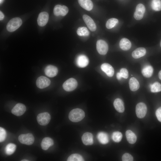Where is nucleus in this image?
<instances>
[{
	"label": "nucleus",
	"instance_id": "29",
	"mask_svg": "<svg viewBox=\"0 0 161 161\" xmlns=\"http://www.w3.org/2000/svg\"><path fill=\"white\" fill-rule=\"evenodd\" d=\"M67 161H84L83 157L78 154H74L71 155L67 158Z\"/></svg>",
	"mask_w": 161,
	"mask_h": 161
},
{
	"label": "nucleus",
	"instance_id": "24",
	"mask_svg": "<svg viewBox=\"0 0 161 161\" xmlns=\"http://www.w3.org/2000/svg\"><path fill=\"white\" fill-rule=\"evenodd\" d=\"M126 136L127 140L129 143L133 144L136 142V136L131 131L127 130L126 132Z\"/></svg>",
	"mask_w": 161,
	"mask_h": 161
},
{
	"label": "nucleus",
	"instance_id": "11",
	"mask_svg": "<svg viewBox=\"0 0 161 161\" xmlns=\"http://www.w3.org/2000/svg\"><path fill=\"white\" fill-rule=\"evenodd\" d=\"M89 60L87 57L84 55H78L76 58V63L79 67L84 68L88 65Z\"/></svg>",
	"mask_w": 161,
	"mask_h": 161
},
{
	"label": "nucleus",
	"instance_id": "12",
	"mask_svg": "<svg viewBox=\"0 0 161 161\" xmlns=\"http://www.w3.org/2000/svg\"><path fill=\"white\" fill-rule=\"evenodd\" d=\"M58 70L57 68L52 65L47 66L44 70L45 74L48 77L52 78L57 75Z\"/></svg>",
	"mask_w": 161,
	"mask_h": 161
},
{
	"label": "nucleus",
	"instance_id": "42",
	"mask_svg": "<svg viewBox=\"0 0 161 161\" xmlns=\"http://www.w3.org/2000/svg\"><path fill=\"white\" fill-rule=\"evenodd\" d=\"M21 161H28L29 160H21Z\"/></svg>",
	"mask_w": 161,
	"mask_h": 161
},
{
	"label": "nucleus",
	"instance_id": "25",
	"mask_svg": "<svg viewBox=\"0 0 161 161\" xmlns=\"http://www.w3.org/2000/svg\"><path fill=\"white\" fill-rule=\"evenodd\" d=\"M153 72V68L150 65L145 66L142 70V73L143 76L147 78H150L152 76Z\"/></svg>",
	"mask_w": 161,
	"mask_h": 161
},
{
	"label": "nucleus",
	"instance_id": "41",
	"mask_svg": "<svg viewBox=\"0 0 161 161\" xmlns=\"http://www.w3.org/2000/svg\"><path fill=\"white\" fill-rule=\"evenodd\" d=\"M158 76L160 79L161 80V70L159 72Z\"/></svg>",
	"mask_w": 161,
	"mask_h": 161
},
{
	"label": "nucleus",
	"instance_id": "37",
	"mask_svg": "<svg viewBox=\"0 0 161 161\" xmlns=\"http://www.w3.org/2000/svg\"><path fill=\"white\" fill-rule=\"evenodd\" d=\"M68 8L65 5L62 6L61 16H65L68 13Z\"/></svg>",
	"mask_w": 161,
	"mask_h": 161
},
{
	"label": "nucleus",
	"instance_id": "23",
	"mask_svg": "<svg viewBox=\"0 0 161 161\" xmlns=\"http://www.w3.org/2000/svg\"><path fill=\"white\" fill-rule=\"evenodd\" d=\"M97 137L99 142L102 144H106L109 142V137L107 134L105 132H99L97 134Z\"/></svg>",
	"mask_w": 161,
	"mask_h": 161
},
{
	"label": "nucleus",
	"instance_id": "27",
	"mask_svg": "<svg viewBox=\"0 0 161 161\" xmlns=\"http://www.w3.org/2000/svg\"><path fill=\"white\" fill-rule=\"evenodd\" d=\"M118 21L117 19L112 18L109 19L106 23V27L108 29H111L114 27L117 24Z\"/></svg>",
	"mask_w": 161,
	"mask_h": 161
},
{
	"label": "nucleus",
	"instance_id": "9",
	"mask_svg": "<svg viewBox=\"0 0 161 161\" xmlns=\"http://www.w3.org/2000/svg\"><path fill=\"white\" fill-rule=\"evenodd\" d=\"M26 110L25 105L21 103H18L16 104L11 110V112L16 116L23 115Z\"/></svg>",
	"mask_w": 161,
	"mask_h": 161
},
{
	"label": "nucleus",
	"instance_id": "6",
	"mask_svg": "<svg viewBox=\"0 0 161 161\" xmlns=\"http://www.w3.org/2000/svg\"><path fill=\"white\" fill-rule=\"evenodd\" d=\"M97 50L100 55H106L108 50V46L107 44L104 41L102 40H98L96 43Z\"/></svg>",
	"mask_w": 161,
	"mask_h": 161
},
{
	"label": "nucleus",
	"instance_id": "21",
	"mask_svg": "<svg viewBox=\"0 0 161 161\" xmlns=\"http://www.w3.org/2000/svg\"><path fill=\"white\" fill-rule=\"evenodd\" d=\"M120 48L124 51L129 50L131 47V43L130 41L126 38H123L121 39L119 43Z\"/></svg>",
	"mask_w": 161,
	"mask_h": 161
},
{
	"label": "nucleus",
	"instance_id": "33",
	"mask_svg": "<svg viewBox=\"0 0 161 161\" xmlns=\"http://www.w3.org/2000/svg\"><path fill=\"white\" fill-rule=\"evenodd\" d=\"M62 6L58 4L55 6L53 9L54 14L57 16L61 15Z\"/></svg>",
	"mask_w": 161,
	"mask_h": 161
},
{
	"label": "nucleus",
	"instance_id": "34",
	"mask_svg": "<svg viewBox=\"0 0 161 161\" xmlns=\"http://www.w3.org/2000/svg\"><path fill=\"white\" fill-rule=\"evenodd\" d=\"M122 160L123 161H132L133 160V157L128 153H125L122 156Z\"/></svg>",
	"mask_w": 161,
	"mask_h": 161
},
{
	"label": "nucleus",
	"instance_id": "44",
	"mask_svg": "<svg viewBox=\"0 0 161 161\" xmlns=\"http://www.w3.org/2000/svg\"><path fill=\"white\" fill-rule=\"evenodd\" d=\"M160 46L161 47V42H160Z\"/></svg>",
	"mask_w": 161,
	"mask_h": 161
},
{
	"label": "nucleus",
	"instance_id": "28",
	"mask_svg": "<svg viewBox=\"0 0 161 161\" xmlns=\"http://www.w3.org/2000/svg\"><path fill=\"white\" fill-rule=\"evenodd\" d=\"M77 34L80 36H88L89 34V32L87 29L85 27H80L77 30Z\"/></svg>",
	"mask_w": 161,
	"mask_h": 161
},
{
	"label": "nucleus",
	"instance_id": "3",
	"mask_svg": "<svg viewBox=\"0 0 161 161\" xmlns=\"http://www.w3.org/2000/svg\"><path fill=\"white\" fill-rule=\"evenodd\" d=\"M78 86L77 80L74 78H70L63 83V87L64 89L67 92H70L75 89Z\"/></svg>",
	"mask_w": 161,
	"mask_h": 161
},
{
	"label": "nucleus",
	"instance_id": "35",
	"mask_svg": "<svg viewBox=\"0 0 161 161\" xmlns=\"http://www.w3.org/2000/svg\"><path fill=\"white\" fill-rule=\"evenodd\" d=\"M6 136V132L5 130L1 127H0V142L4 141Z\"/></svg>",
	"mask_w": 161,
	"mask_h": 161
},
{
	"label": "nucleus",
	"instance_id": "22",
	"mask_svg": "<svg viewBox=\"0 0 161 161\" xmlns=\"http://www.w3.org/2000/svg\"><path fill=\"white\" fill-rule=\"evenodd\" d=\"M129 84L130 90L132 91L137 90L140 87V84L137 80L134 77L130 78Z\"/></svg>",
	"mask_w": 161,
	"mask_h": 161
},
{
	"label": "nucleus",
	"instance_id": "16",
	"mask_svg": "<svg viewBox=\"0 0 161 161\" xmlns=\"http://www.w3.org/2000/svg\"><path fill=\"white\" fill-rule=\"evenodd\" d=\"M82 140L83 143L85 145H92L93 143L92 134L89 132L84 133L82 137Z\"/></svg>",
	"mask_w": 161,
	"mask_h": 161
},
{
	"label": "nucleus",
	"instance_id": "8",
	"mask_svg": "<svg viewBox=\"0 0 161 161\" xmlns=\"http://www.w3.org/2000/svg\"><path fill=\"white\" fill-rule=\"evenodd\" d=\"M50 83L51 81L48 78L43 76L38 77L36 81L37 87L41 89L48 87L50 85Z\"/></svg>",
	"mask_w": 161,
	"mask_h": 161
},
{
	"label": "nucleus",
	"instance_id": "13",
	"mask_svg": "<svg viewBox=\"0 0 161 161\" xmlns=\"http://www.w3.org/2000/svg\"><path fill=\"white\" fill-rule=\"evenodd\" d=\"M83 19L89 29L92 31H94L97 28L96 24L93 20L89 16L84 15Z\"/></svg>",
	"mask_w": 161,
	"mask_h": 161
},
{
	"label": "nucleus",
	"instance_id": "43",
	"mask_svg": "<svg viewBox=\"0 0 161 161\" xmlns=\"http://www.w3.org/2000/svg\"><path fill=\"white\" fill-rule=\"evenodd\" d=\"M4 0H0V4H1L3 1Z\"/></svg>",
	"mask_w": 161,
	"mask_h": 161
},
{
	"label": "nucleus",
	"instance_id": "5",
	"mask_svg": "<svg viewBox=\"0 0 161 161\" xmlns=\"http://www.w3.org/2000/svg\"><path fill=\"white\" fill-rule=\"evenodd\" d=\"M50 119V115L47 112L40 113L38 114L37 117L38 123L42 126H45L48 124Z\"/></svg>",
	"mask_w": 161,
	"mask_h": 161
},
{
	"label": "nucleus",
	"instance_id": "15",
	"mask_svg": "<svg viewBox=\"0 0 161 161\" xmlns=\"http://www.w3.org/2000/svg\"><path fill=\"white\" fill-rule=\"evenodd\" d=\"M101 69L108 76L112 77L114 75V68L110 64L106 63H103L101 65Z\"/></svg>",
	"mask_w": 161,
	"mask_h": 161
},
{
	"label": "nucleus",
	"instance_id": "2",
	"mask_svg": "<svg viewBox=\"0 0 161 161\" xmlns=\"http://www.w3.org/2000/svg\"><path fill=\"white\" fill-rule=\"evenodd\" d=\"M22 24V21L20 18L16 17L13 18L8 23L7 29L10 32H13L18 28Z\"/></svg>",
	"mask_w": 161,
	"mask_h": 161
},
{
	"label": "nucleus",
	"instance_id": "31",
	"mask_svg": "<svg viewBox=\"0 0 161 161\" xmlns=\"http://www.w3.org/2000/svg\"><path fill=\"white\" fill-rule=\"evenodd\" d=\"M151 7L152 9L155 11L161 10V0H152Z\"/></svg>",
	"mask_w": 161,
	"mask_h": 161
},
{
	"label": "nucleus",
	"instance_id": "40",
	"mask_svg": "<svg viewBox=\"0 0 161 161\" xmlns=\"http://www.w3.org/2000/svg\"><path fill=\"white\" fill-rule=\"evenodd\" d=\"M116 77L117 79L120 80L122 78L120 72H117V74Z\"/></svg>",
	"mask_w": 161,
	"mask_h": 161
},
{
	"label": "nucleus",
	"instance_id": "14",
	"mask_svg": "<svg viewBox=\"0 0 161 161\" xmlns=\"http://www.w3.org/2000/svg\"><path fill=\"white\" fill-rule=\"evenodd\" d=\"M49 18V14L47 12H41L39 14L37 19V22L38 25L41 27L45 25L48 22Z\"/></svg>",
	"mask_w": 161,
	"mask_h": 161
},
{
	"label": "nucleus",
	"instance_id": "7",
	"mask_svg": "<svg viewBox=\"0 0 161 161\" xmlns=\"http://www.w3.org/2000/svg\"><path fill=\"white\" fill-rule=\"evenodd\" d=\"M135 111L137 116L138 118H143L145 116L147 111L146 105L142 102L138 103L136 106Z\"/></svg>",
	"mask_w": 161,
	"mask_h": 161
},
{
	"label": "nucleus",
	"instance_id": "38",
	"mask_svg": "<svg viewBox=\"0 0 161 161\" xmlns=\"http://www.w3.org/2000/svg\"><path fill=\"white\" fill-rule=\"evenodd\" d=\"M155 114L158 120L161 122V107L156 110Z\"/></svg>",
	"mask_w": 161,
	"mask_h": 161
},
{
	"label": "nucleus",
	"instance_id": "20",
	"mask_svg": "<svg viewBox=\"0 0 161 161\" xmlns=\"http://www.w3.org/2000/svg\"><path fill=\"white\" fill-rule=\"evenodd\" d=\"M146 53V49L143 47H139L134 51L132 53V57L135 59L139 58L144 56Z\"/></svg>",
	"mask_w": 161,
	"mask_h": 161
},
{
	"label": "nucleus",
	"instance_id": "36",
	"mask_svg": "<svg viewBox=\"0 0 161 161\" xmlns=\"http://www.w3.org/2000/svg\"><path fill=\"white\" fill-rule=\"evenodd\" d=\"M120 73L122 77L125 79H127L129 77V73L127 70L125 68H123L120 70Z\"/></svg>",
	"mask_w": 161,
	"mask_h": 161
},
{
	"label": "nucleus",
	"instance_id": "32",
	"mask_svg": "<svg viewBox=\"0 0 161 161\" xmlns=\"http://www.w3.org/2000/svg\"><path fill=\"white\" fill-rule=\"evenodd\" d=\"M122 137V133L119 131L114 132L112 135V138L115 142L118 143L121 140Z\"/></svg>",
	"mask_w": 161,
	"mask_h": 161
},
{
	"label": "nucleus",
	"instance_id": "30",
	"mask_svg": "<svg viewBox=\"0 0 161 161\" xmlns=\"http://www.w3.org/2000/svg\"><path fill=\"white\" fill-rule=\"evenodd\" d=\"M150 90L152 92H157L161 91V84L156 82L150 85Z\"/></svg>",
	"mask_w": 161,
	"mask_h": 161
},
{
	"label": "nucleus",
	"instance_id": "4",
	"mask_svg": "<svg viewBox=\"0 0 161 161\" xmlns=\"http://www.w3.org/2000/svg\"><path fill=\"white\" fill-rule=\"evenodd\" d=\"M18 140L22 144L30 145L34 143V138L32 134L28 133L20 135L18 137Z\"/></svg>",
	"mask_w": 161,
	"mask_h": 161
},
{
	"label": "nucleus",
	"instance_id": "10",
	"mask_svg": "<svg viewBox=\"0 0 161 161\" xmlns=\"http://www.w3.org/2000/svg\"><path fill=\"white\" fill-rule=\"evenodd\" d=\"M145 7L142 4H138L136 6L134 16L137 20H140L142 18L145 11Z\"/></svg>",
	"mask_w": 161,
	"mask_h": 161
},
{
	"label": "nucleus",
	"instance_id": "17",
	"mask_svg": "<svg viewBox=\"0 0 161 161\" xmlns=\"http://www.w3.org/2000/svg\"><path fill=\"white\" fill-rule=\"evenodd\" d=\"M78 1L81 7L87 11L93 8V4L91 0H78Z\"/></svg>",
	"mask_w": 161,
	"mask_h": 161
},
{
	"label": "nucleus",
	"instance_id": "1",
	"mask_svg": "<svg viewBox=\"0 0 161 161\" xmlns=\"http://www.w3.org/2000/svg\"><path fill=\"white\" fill-rule=\"evenodd\" d=\"M85 116V112L83 110L76 108L72 109L70 112L69 118L71 121L77 122L83 120Z\"/></svg>",
	"mask_w": 161,
	"mask_h": 161
},
{
	"label": "nucleus",
	"instance_id": "19",
	"mask_svg": "<svg viewBox=\"0 0 161 161\" xmlns=\"http://www.w3.org/2000/svg\"><path fill=\"white\" fill-rule=\"evenodd\" d=\"M114 106L115 109L118 112L123 113L125 109L123 102L120 99L116 98L114 102Z\"/></svg>",
	"mask_w": 161,
	"mask_h": 161
},
{
	"label": "nucleus",
	"instance_id": "26",
	"mask_svg": "<svg viewBox=\"0 0 161 161\" xmlns=\"http://www.w3.org/2000/svg\"><path fill=\"white\" fill-rule=\"evenodd\" d=\"M16 148V145L14 144L10 143L7 144L5 148L6 153L8 155L13 154Z\"/></svg>",
	"mask_w": 161,
	"mask_h": 161
},
{
	"label": "nucleus",
	"instance_id": "39",
	"mask_svg": "<svg viewBox=\"0 0 161 161\" xmlns=\"http://www.w3.org/2000/svg\"><path fill=\"white\" fill-rule=\"evenodd\" d=\"M4 16L1 11H0V20H2L4 18Z\"/></svg>",
	"mask_w": 161,
	"mask_h": 161
},
{
	"label": "nucleus",
	"instance_id": "18",
	"mask_svg": "<svg viewBox=\"0 0 161 161\" xmlns=\"http://www.w3.org/2000/svg\"><path fill=\"white\" fill-rule=\"evenodd\" d=\"M53 144L54 141L52 139L49 137H46L43 139L41 142V146L43 150H46Z\"/></svg>",
	"mask_w": 161,
	"mask_h": 161
}]
</instances>
